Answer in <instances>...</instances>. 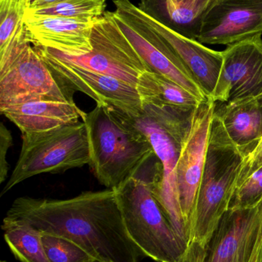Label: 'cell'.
<instances>
[{"instance_id":"1","label":"cell","mask_w":262,"mask_h":262,"mask_svg":"<svg viewBox=\"0 0 262 262\" xmlns=\"http://www.w3.org/2000/svg\"><path fill=\"white\" fill-rule=\"evenodd\" d=\"M5 218L70 240L100 262H138L144 255L128 234L114 189L67 200L19 197Z\"/></svg>"},{"instance_id":"2","label":"cell","mask_w":262,"mask_h":262,"mask_svg":"<svg viewBox=\"0 0 262 262\" xmlns=\"http://www.w3.org/2000/svg\"><path fill=\"white\" fill-rule=\"evenodd\" d=\"M161 178V163L154 154L114 189L128 234L143 255L157 262H180L188 246L154 195Z\"/></svg>"},{"instance_id":"3","label":"cell","mask_w":262,"mask_h":262,"mask_svg":"<svg viewBox=\"0 0 262 262\" xmlns=\"http://www.w3.org/2000/svg\"><path fill=\"white\" fill-rule=\"evenodd\" d=\"M82 119L89 138V165L107 189L118 187L155 154L147 137L127 115L111 106L97 104Z\"/></svg>"},{"instance_id":"4","label":"cell","mask_w":262,"mask_h":262,"mask_svg":"<svg viewBox=\"0 0 262 262\" xmlns=\"http://www.w3.org/2000/svg\"><path fill=\"white\" fill-rule=\"evenodd\" d=\"M143 107L138 115H126L147 137L161 163L162 178L154 187V195L175 233L188 246L189 232L180 207L176 172L197 107H172L146 102L143 103Z\"/></svg>"},{"instance_id":"5","label":"cell","mask_w":262,"mask_h":262,"mask_svg":"<svg viewBox=\"0 0 262 262\" xmlns=\"http://www.w3.org/2000/svg\"><path fill=\"white\" fill-rule=\"evenodd\" d=\"M245 155L214 112L204 172L198 189L189 246L204 247L229 210Z\"/></svg>"},{"instance_id":"6","label":"cell","mask_w":262,"mask_h":262,"mask_svg":"<svg viewBox=\"0 0 262 262\" xmlns=\"http://www.w3.org/2000/svg\"><path fill=\"white\" fill-rule=\"evenodd\" d=\"M19 157L1 195L43 173H61L90 163L86 124L77 121L43 132L22 133Z\"/></svg>"},{"instance_id":"7","label":"cell","mask_w":262,"mask_h":262,"mask_svg":"<svg viewBox=\"0 0 262 262\" xmlns=\"http://www.w3.org/2000/svg\"><path fill=\"white\" fill-rule=\"evenodd\" d=\"M262 206L229 209L204 247L189 246L180 262H258Z\"/></svg>"},{"instance_id":"8","label":"cell","mask_w":262,"mask_h":262,"mask_svg":"<svg viewBox=\"0 0 262 262\" xmlns=\"http://www.w3.org/2000/svg\"><path fill=\"white\" fill-rule=\"evenodd\" d=\"M91 43L92 51L78 57L46 49L65 61L118 78L135 88L140 76L146 71H151L117 24L113 12H105L95 20Z\"/></svg>"},{"instance_id":"9","label":"cell","mask_w":262,"mask_h":262,"mask_svg":"<svg viewBox=\"0 0 262 262\" xmlns=\"http://www.w3.org/2000/svg\"><path fill=\"white\" fill-rule=\"evenodd\" d=\"M114 4L117 24L150 70L172 80L201 101L209 99L173 47L134 12L132 2L115 0Z\"/></svg>"},{"instance_id":"10","label":"cell","mask_w":262,"mask_h":262,"mask_svg":"<svg viewBox=\"0 0 262 262\" xmlns=\"http://www.w3.org/2000/svg\"><path fill=\"white\" fill-rule=\"evenodd\" d=\"M40 101H74L37 51L26 45L0 72V111Z\"/></svg>"},{"instance_id":"11","label":"cell","mask_w":262,"mask_h":262,"mask_svg":"<svg viewBox=\"0 0 262 262\" xmlns=\"http://www.w3.org/2000/svg\"><path fill=\"white\" fill-rule=\"evenodd\" d=\"M36 48L48 67L61 85L72 97L81 92L93 98L97 104L111 106L128 115H137L143 111V101L137 88L118 78L98 73L65 61Z\"/></svg>"},{"instance_id":"12","label":"cell","mask_w":262,"mask_h":262,"mask_svg":"<svg viewBox=\"0 0 262 262\" xmlns=\"http://www.w3.org/2000/svg\"><path fill=\"white\" fill-rule=\"evenodd\" d=\"M215 107V102L208 99L195 108L192 125L185 140L177 165V186L180 207L189 232V238L198 189L206 165Z\"/></svg>"},{"instance_id":"13","label":"cell","mask_w":262,"mask_h":262,"mask_svg":"<svg viewBox=\"0 0 262 262\" xmlns=\"http://www.w3.org/2000/svg\"><path fill=\"white\" fill-rule=\"evenodd\" d=\"M211 99L229 103L262 95L261 35L228 46Z\"/></svg>"},{"instance_id":"14","label":"cell","mask_w":262,"mask_h":262,"mask_svg":"<svg viewBox=\"0 0 262 262\" xmlns=\"http://www.w3.org/2000/svg\"><path fill=\"white\" fill-rule=\"evenodd\" d=\"M262 35V0H215L197 41L230 46Z\"/></svg>"},{"instance_id":"15","label":"cell","mask_w":262,"mask_h":262,"mask_svg":"<svg viewBox=\"0 0 262 262\" xmlns=\"http://www.w3.org/2000/svg\"><path fill=\"white\" fill-rule=\"evenodd\" d=\"M95 19H75L26 13V36L34 47L78 57L92 51L91 35Z\"/></svg>"},{"instance_id":"16","label":"cell","mask_w":262,"mask_h":262,"mask_svg":"<svg viewBox=\"0 0 262 262\" xmlns=\"http://www.w3.org/2000/svg\"><path fill=\"white\" fill-rule=\"evenodd\" d=\"M132 8L142 19L167 40L211 99L223 66V52L212 50L197 40L178 33L132 3Z\"/></svg>"},{"instance_id":"17","label":"cell","mask_w":262,"mask_h":262,"mask_svg":"<svg viewBox=\"0 0 262 262\" xmlns=\"http://www.w3.org/2000/svg\"><path fill=\"white\" fill-rule=\"evenodd\" d=\"M22 133L43 132L77 122L84 112L74 101H40L0 111Z\"/></svg>"},{"instance_id":"18","label":"cell","mask_w":262,"mask_h":262,"mask_svg":"<svg viewBox=\"0 0 262 262\" xmlns=\"http://www.w3.org/2000/svg\"><path fill=\"white\" fill-rule=\"evenodd\" d=\"M219 118L229 138L247 155L262 139V95L233 102H215Z\"/></svg>"},{"instance_id":"19","label":"cell","mask_w":262,"mask_h":262,"mask_svg":"<svg viewBox=\"0 0 262 262\" xmlns=\"http://www.w3.org/2000/svg\"><path fill=\"white\" fill-rule=\"evenodd\" d=\"M215 0H142L138 7L178 33L198 39L203 19Z\"/></svg>"},{"instance_id":"20","label":"cell","mask_w":262,"mask_h":262,"mask_svg":"<svg viewBox=\"0 0 262 262\" xmlns=\"http://www.w3.org/2000/svg\"><path fill=\"white\" fill-rule=\"evenodd\" d=\"M30 0H0V72L26 45V15Z\"/></svg>"},{"instance_id":"21","label":"cell","mask_w":262,"mask_h":262,"mask_svg":"<svg viewBox=\"0 0 262 262\" xmlns=\"http://www.w3.org/2000/svg\"><path fill=\"white\" fill-rule=\"evenodd\" d=\"M136 88L143 103L196 107L203 102L172 80L152 71H146L140 76Z\"/></svg>"},{"instance_id":"22","label":"cell","mask_w":262,"mask_h":262,"mask_svg":"<svg viewBox=\"0 0 262 262\" xmlns=\"http://www.w3.org/2000/svg\"><path fill=\"white\" fill-rule=\"evenodd\" d=\"M4 238L11 252L21 262H51L47 258L42 232L4 218L2 225Z\"/></svg>"},{"instance_id":"23","label":"cell","mask_w":262,"mask_h":262,"mask_svg":"<svg viewBox=\"0 0 262 262\" xmlns=\"http://www.w3.org/2000/svg\"><path fill=\"white\" fill-rule=\"evenodd\" d=\"M106 7V0H63L29 9L27 12L75 19H95L105 13Z\"/></svg>"},{"instance_id":"24","label":"cell","mask_w":262,"mask_h":262,"mask_svg":"<svg viewBox=\"0 0 262 262\" xmlns=\"http://www.w3.org/2000/svg\"><path fill=\"white\" fill-rule=\"evenodd\" d=\"M42 242L51 262H93L90 255L73 242L56 235L42 233Z\"/></svg>"},{"instance_id":"25","label":"cell","mask_w":262,"mask_h":262,"mask_svg":"<svg viewBox=\"0 0 262 262\" xmlns=\"http://www.w3.org/2000/svg\"><path fill=\"white\" fill-rule=\"evenodd\" d=\"M262 199V166L235 191L229 209H245L256 206Z\"/></svg>"},{"instance_id":"26","label":"cell","mask_w":262,"mask_h":262,"mask_svg":"<svg viewBox=\"0 0 262 262\" xmlns=\"http://www.w3.org/2000/svg\"><path fill=\"white\" fill-rule=\"evenodd\" d=\"M262 166V139L253 150L245 157L237 179L235 190Z\"/></svg>"},{"instance_id":"27","label":"cell","mask_w":262,"mask_h":262,"mask_svg":"<svg viewBox=\"0 0 262 262\" xmlns=\"http://www.w3.org/2000/svg\"><path fill=\"white\" fill-rule=\"evenodd\" d=\"M12 146V136L10 130L2 123L0 125V183L6 181L9 166L6 160V154Z\"/></svg>"},{"instance_id":"28","label":"cell","mask_w":262,"mask_h":262,"mask_svg":"<svg viewBox=\"0 0 262 262\" xmlns=\"http://www.w3.org/2000/svg\"><path fill=\"white\" fill-rule=\"evenodd\" d=\"M63 1V0H30V6L29 9H35V8L42 7L46 5L52 4L57 2Z\"/></svg>"},{"instance_id":"29","label":"cell","mask_w":262,"mask_h":262,"mask_svg":"<svg viewBox=\"0 0 262 262\" xmlns=\"http://www.w3.org/2000/svg\"><path fill=\"white\" fill-rule=\"evenodd\" d=\"M258 262H262V245L261 252H260L259 259H258Z\"/></svg>"},{"instance_id":"30","label":"cell","mask_w":262,"mask_h":262,"mask_svg":"<svg viewBox=\"0 0 262 262\" xmlns=\"http://www.w3.org/2000/svg\"><path fill=\"white\" fill-rule=\"evenodd\" d=\"M169 1L172 2V3H174V2H175V0H169Z\"/></svg>"},{"instance_id":"31","label":"cell","mask_w":262,"mask_h":262,"mask_svg":"<svg viewBox=\"0 0 262 262\" xmlns=\"http://www.w3.org/2000/svg\"><path fill=\"white\" fill-rule=\"evenodd\" d=\"M93 262H100V261H96V260H95V261H94Z\"/></svg>"},{"instance_id":"32","label":"cell","mask_w":262,"mask_h":262,"mask_svg":"<svg viewBox=\"0 0 262 262\" xmlns=\"http://www.w3.org/2000/svg\"><path fill=\"white\" fill-rule=\"evenodd\" d=\"M1 262H6V261H2Z\"/></svg>"}]
</instances>
